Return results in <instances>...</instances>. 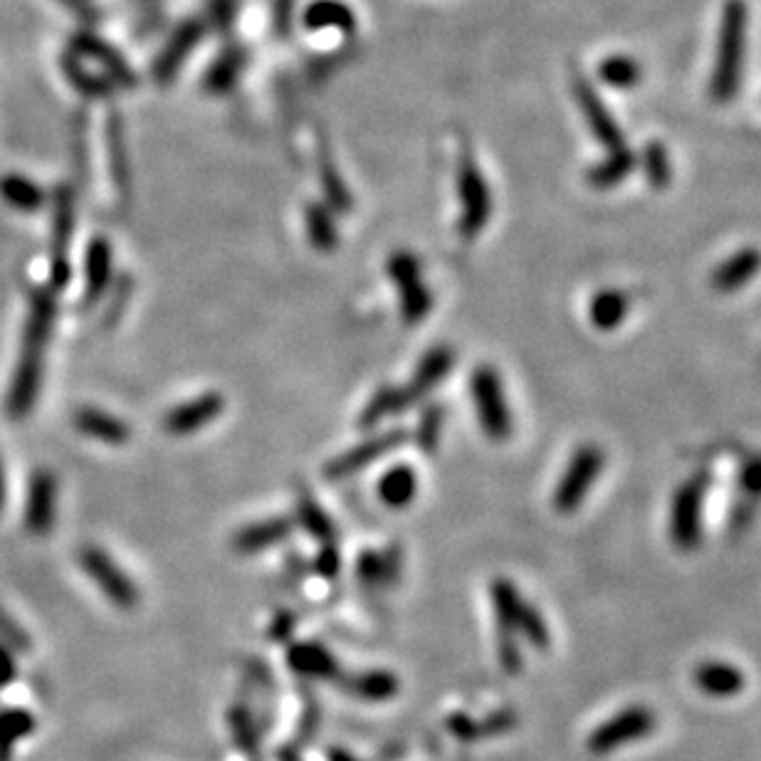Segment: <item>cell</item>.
I'll return each instance as SVG.
<instances>
[{
    "label": "cell",
    "mask_w": 761,
    "mask_h": 761,
    "mask_svg": "<svg viewBox=\"0 0 761 761\" xmlns=\"http://www.w3.org/2000/svg\"><path fill=\"white\" fill-rule=\"evenodd\" d=\"M606 468V453L598 448V445H582L566 465L564 475L554 490V497H551V507L561 515H569V512H576L582 507L588 490L594 488V482L601 478V472Z\"/></svg>",
    "instance_id": "5b68a950"
},
{
    "label": "cell",
    "mask_w": 761,
    "mask_h": 761,
    "mask_svg": "<svg viewBox=\"0 0 761 761\" xmlns=\"http://www.w3.org/2000/svg\"><path fill=\"white\" fill-rule=\"evenodd\" d=\"M3 194L8 201H11L13 206L17 208H25V211H33V208H37L43 203V194L37 190L33 184H27V180L23 178H11V180H5V186H3Z\"/></svg>",
    "instance_id": "d590c367"
},
{
    "label": "cell",
    "mask_w": 761,
    "mask_h": 761,
    "mask_svg": "<svg viewBox=\"0 0 761 761\" xmlns=\"http://www.w3.org/2000/svg\"><path fill=\"white\" fill-rule=\"evenodd\" d=\"M747 43V5L745 0H727L722 13L717 60L712 70L710 92L717 102H727L737 94L741 80V62H745Z\"/></svg>",
    "instance_id": "7a4b0ae2"
},
{
    "label": "cell",
    "mask_w": 761,
    "mask_h": 761,
    "mask_svg": "<svg viewBox=\"0 0 761 761\" xmlns=\"http://www.w3.org/2000/svg\"><path fill=\"white\" fill-rule=\"evenodd\" d=\"M631 312V297L623 290H601L588 302V321L598 331H613Z\"/></svg>",
    "instance_id": "44dd1931"
},
{
    "label": "cell",
    "mask_w": 761,
    "mask_h": 761,
    "mask_svg": "<svg viewBox=\"0 0 761 761\" xmlns=\"http://www.w3.org/2000/svg\"><path fill=\"white\" fill-rule=\"evenodd\" d=\"M290 535H292L290 519H268L237 531V535L233 537V547L235 551H241V554H255V551L280 545V541H284Z\"/></svg>",
    "instance_id": "7402d4cb"
},
{
    "label": "cell",
    "mask_w": 761,
    "mask_h": 761,
    "mask_svg": "<svg viewBox=\"0 0 761 761\" xmlns=\"http://www.w3.org/2000/svg\"><path fill=\"white\" fill-rule=\"evenodd\" d=\"M653 729L655 715L648 707H625L592 731V737H588V751H594V754H608V751L645 739Z\"/></svg>",
    "instance_id": "9c48e42d"
},
{
    "label": "cell",
    "mask_w": 761,
    "mask_h": 761,
    "mask_svg": "<svg viewBox=\"0 0 761 761\" xmlns=\"http://www.w3.org/2000/svg\"><path fill=\"white\" fill-rule=\"evenodd\" d=\"M349 690L364 700H388L398 690V680L388 672H366L354 678Z\"/></svg>",
    "instance_id": "836d02e7"
},
{
    "label": "cell",
    "mask_w": 761,
    "mask_h": 761,
    "mask_svg": "<svg viewBox=\"0 0 761 761\" xmlns=\"http://www.w3.org/2000/svg\"><path fill=\"white\" fill-rule=\"evenodd\" d=\"M292 668L302 675H312V678H325V675L335 672V658L321 648L317 643H300L290 651Z\"/></svg>",
    "instance_id": "83f0119b"
},
{
    "label": "cell",
    "mask_w": 761,
    "mask_h": 761,
    "mask_svg": "<svg viewBox=\"0 0 761 761\" xmlns=\"http://www.w3.org/2000/svg\"><path fill=\"white\" fill-rule=\"evenodd\" d=\"M55 494L57 484L50 472H37L31 484V497H27V512H25V525L35 535L50 529L55 517Z\"/></svg>",
    "instance_id": "ac0fdd59"
},
{
    "label": "cell",
    "mask_w": 761,
    "mask_h": 761,
    "mask_svg": "<svg viewBox=\"0 0 761 761\" xmlns=\"http://www.w3.org/2000/svg\"><path fill=\"white\" fill-rule=\"evenodd\" d=\"M761 272L759 247H741L710 274V288L719 294L739 292Z\"/></svg>",
    "instance_id": "5bb4252c"
},
{
    "label": "cell",
    "mask_w": 761,
    "mask_h": 761,
    "mask_svg": "<svg viewBox=\"0 0 761 761\" xmlns=\"http://www.w3.org/2000/svg\"><path fill=\"white\" fill-rule=\"evenodd\" d=\"M339 566H341L339 551H337L335 545H331V541H327L325 549H321V551H319V557H317V571H319L321 576L331 578V576H337Z\"/></svg>",
    "instance_id": "f35d334b"
},
{
    "label": "cell",
    "mask_w": 761,
    "mask_h": 761,
    "mask_svg": "<svg viewBox=\"0 0 761 761\" xmlns=\"http://www.w3.org/2000/svg\"><path fill=\"white\" fill-rule=\"evenodd\" d=\"M490 598L492 608L497 613L500 631L504 633H522L525 639L537 645V648H547L549 645V628L545 618L539 616L537 608H531L517 586L507 582V578H494L490 584Z\"/></svg>",
    "instance_id": "3957f363"
},
{
    "label": "cell",
    "mask_w": 761,
    "mask_h": 761,
    "mask_svg": "<svg viewBox=\"0 0 761 761\" xmlns=\"http://www.w3.org/2000/svg\"><path fill=\"white\" fill-rule=\"evenodd\" d=\"M378 500L391 510H406L418 494V475L408 465H396V468L380 475L376 484Z\"/></svg>",
    "instance_id": "ffe728a7"
},
{
    "label": "cell",
    "mask_w": 761,
    "mask_h": 761,
    "mask_svg": "<svg viewBox=\"0 0 761 761\" xmlns=\"http://www.w3.org/2000/svg\"><path fill=\"white\" fill-rule=\"evenodd\" d=\"M694 682H698V688L705 694H710V698L727 700L745 690L747 678L737 665L710 660V663H702L700 668L694 670Z\"/></svg>",
    "instance_id": "2e32d148"
},
{
    "label": "cell",
    "mask_w": 761,
    "mask_h": 761,
    "mask_svg": "<svg viewBox=\"0 0 761 761\" xmlns=\"http://www.w3.org/2000/svg\"><path fill=\"white\" fill-rule=\"evenodd\" d=\"M406 441H408V433L391 431V433H384L378 437H371V441L361 443V445H354V448L347 450L344 455H339V458H335L327 465L325 468L327 478L341 480V478H349V475H354V472L366 470L371 463H376L378 458H384V455L394 453L396 448H401Z\"/></svg>",
    "instance_id": "8fae6325"
},
{
    "label": "cell",
    "mask_w": 761,
    "mask_h": 761,
    "mask_svg": "<svg viewBox=\"0 0 761 761\" xmlns=\"http://www.w3.org/2000/svg\"><path fill=\"white\" fill-rule=\"evenodd\" d=\"M408 408V401L403 396V388H394L386 386L380 388V391L374 394V398L366 403L364 413H361V428H374L376 423L384 421V418L401 413Z\"/></svg>",
    "instance_id": "f1b7e54d"
},
{
    "label": "cell",
    "mask_w": 761,
    "mask_h": 761,
    "mask_svg": "<svg viewBox=\"0 0 761 761\" xmlns=\"http://www.w3.org/2000/svg\"><path fill=\"white\" fill-rule=\"evenodd\" d=\"M297 519L314 539L325 541V545L327 541H335V537H337L335 525H331L327 512L321 510L319 504L312 500V494H307V492H302L297 497Z\"/></svg>",
    "instance_id": "f546056e"
},
{
    "label": "cell",
    "mask_w": 761,
    "mask_h": 761,
    "mask_svg": "<svg viewBox=\"0 0 761 761\" xmlns=\"http://www.w3.org/2000/svg\"><path fill=\"white\" fill-rule=\"evenodd\" d=\"M80 564L84 571L92 576V582L97 584L104 594H107L109 601L119 608H134L139 604V592L131 578L127 576V571H121L114 559L97 547L82 549Z\"/></svg>",
    "instance_id": "30bf717a"
},
{
    "label": "cell",
    "mask_w": 761,
    "mask_h": 761,
    "mask_svg": "<svg viewBox=\"0 0 761 761\" xmlns=\"http://www.w3.org/2000/svg\"><path fill=\"white\" fill-rule=\"evenodd\" d=\"M55 321V300L50 292H37L31 304V317H27L25 327V341H23V354L21 364H17L13 388H11V413L23 415L33 408L37 386H40V371H43V354L50 339Z\"/></svg>",
    "instance_id": "6da1fadb"
},
{
    "label": "cell",
    "mask_w": 761,
    "mask_h": 761,
    "mask_svg": "<svg viewBox=\"0 0 761 761\" xmlns=\"http://www.w3.org/2000/svg\"><path fill=\"white\" fill-rule=\"evenodd\" d=\"M112 245L107 237H94L92 245L87 247V265H84V274H87V302H94L102 297L104 290L112 280Z\"/></svg>",
    "instance_id": "cb8c5ba5"
},
{
    "label": "cell",
    "mask_w": 761,
    "mask_h": 761,
    "mask_svg": "<svg viewBox=\"0 0 761 761\" xmlns=\"http://www.w3.org/2000/svg\"><path fill=\"white\" fill-rule=\"evenodd\" d=\"M307 235L314 250L319 253H331L339 245V233H337V223L331 213L327 211L325 206L312 203L307 208Z\"/></svg>",
    "instance_id": "4316f807"
},
{
    "label": "cell",
    "mask_w": 761,
    "mask_h": 761,
    "mask_svg": "<svg viewBox=\"0 0 761 761\" xmlns=\"http://www.w3.org/2000/svg\"><path fill=\"white\" fill-rule=\"evenodd\" d=\"M3 497H5V482H3V470H0V507H3Z\"/></svg>",
    "instance_id": "ab89813d"
},
{
    "label": "cell",
    "mask_w": 761,
    "mask_h": 761,
    "mask_svg": "<svg viewBox=\"0 0 761 761\" xmlns=\"http://www.w3.org/2000/svg\"><path fill=\"white\" fill-rule=\"evenodd\" d=\"M458 194L463 203L460 235L465 241L478 237L492 215V196L480 166L470 156H463L458 168Z\"/></svg>",
    "instance_id": "ba28073f"
},
{
    "label": "cell",
    "mask_w": 761,
    "mask_h": 761,
    "mask_svg": "<svg viewBox=\"0 0 761 761\" xmlns=\"http://www.w3.org/2000/svg\"><path fill=\"white\" fill-rule=\"evenodd\" d=\"M72 235V196L60 194L57 201V215H55V247H52V280L57 288L68 284L70 280V262H68V247Z\"/></svg>",
    "instance_id": "d6986e66"
},
{
    "label": "cell",
    "mask_w": 761,
    "mask_h": 761,
    "mask_svg": "<svg viewBox=\"0 0 761 761\" xmlns=\"http://www.w3.org/2000/svg\"><path fill=\"white\" fill-rule=\"evenodd\" d=\"M398 569H401V554H398L396 549L386 551V554L366 551V554H361L359 559L356 574L368 584H380V582H388V578H394Z\"/></svg>",
    "instance_id": "4dcf8cb0"
},
{
    "label": "cell",
    "mask_w": 761,
    "mask_h": 761,
    "mask_svg": "<svg viewBox=\"0 0 761 761\" xmlns=\"http://www.w3.org/2000/svg\"><path fill=\"white\" fill-rule=\"evenodd\" d=\"M635 168V154L631 149H613L608 151V156L604 161H598L596 166L588 168L586 180L588 186L596 190H608L616 188L621 180L631 176V171Z\"/></svg>",
    "instance_id": "603a6c76"
},
{
    "label": "cell",
    "mask_w": 761,
    "mask_h": 761,
    "mask_svg": "<svg viewBox=\"0 0 761 761\" xmlns=\"http://www.w3.org/2000/svg\"><path fill=\"white\" fill-rule=\"evenodd\" d=\"M643 174L648 178V184L658 190H665L672 178V168H670V159L668 151L660 144V141H648V147L643 149Z\"/></svg>",
    "instance_id": "d6a6232c"
},
{
    "label": "cell",
    "mask_w": 761,
    "mask_h": 761,
    "mask_svg": "<svg viewBox=\"0 0 761 761\" xmlns=\"http://www.w3.org/2000/svg\"><path fill=\"white\" fill-rule=\"evenodd\" d=\"M321 180H325V194H327V201L337 208V211L341 213H347L349 208H351V196H349V190L344 188V184H341V176L337 174L335 168L329 166V161L325 164V174H321Z\"/></svg>",
    "instance_id": "8d00e7d4"
},
{
    "label": "cell",
    "mask_w": 761,
    "mask_h": 761,
    "mask_svg": "<svg viewBox=\"0 0 761 761\" xmlns=\"http://www.w3.org/2000/svg\"><path fill=\"white\" fill-rule=\"evenodd\" d=\"M705 475H692L672 494L670 502V539L682 551L700 547L702 504H705Z\"/></svg>",
    "instance_id": "8992f818"
},
{
    "label": "cell",
    "mask_w": 761,
    "mask_h": 761,
    "mask_svg": "<svg viewBox=\"0 0 761 761\" xmlns=\"http://www.w3.org/2000/svg\"><path fill=\"white\" fill-rule=\"evenodd\" d=\"M453 364H455V351L450 347H435L428 351V354L421 359V364H418L411 384L403 388L408 406L421 401V398L431 394L435 386H441L443 378L450 374Z\"/></svg>",
    "instance_id": "9a60e30c"
},
{
    "label": "cell",
    "mask_w": 761,
    "mask_h": 761,
    "mask_svg": "<svg viewBox=\"0 0 761 761\" xmlns=\"http://www.w3.org/2000/svg\"><path fill=\"white\" fill-rule=\"evenodd\" d=\"M198 35H201V27L198 25H186V27H180V33L171 40V45L166 47V52L159 57V65H156V74L161 80H166L171 78L178 70V65L184 57L190 52V47L196 45L198 40Z\"/></svg>",
    "instance_id": "1f68e13d"
},
{
    "label": "cell",
    "mask_w": 761,
    "mask_h": 761,
    "mask_svg": "<svg viewBox=\"0 0 761 761\" xmlns=\"http://www.w3.org/2000/svg\"><path fill=\"white\" fill-rule=\"evenodd\" d=\"M443 418H445V411L441 406H428L423 411L421 423H418V431H415V443L421 445L425 453L437 450L441 431H443Z\"/></svg>",
    "instance_id": "e575fe53"
},
{
    "label": "cell",
    "mask_w": 761,
    "mask_h": 761,
    "mask_svg": "<svg viewBox=\"0 0 761 761\" xmlns=\"http://www.w3.org/2000/svg\"><path fill=\"white\" fill-rule=\"evenodd\" d=\"M304 25L309 31H329V27H335V31L349 33L354 31L356 17L339 0H314L307 11H304Z\"/></svg>",
    "instance_id": "d4e9b609"
},
{
    "label": "cell",
    "mask_w": 761,
    "mask_h": 761,
    "mask_svg": "<svg viewBox=\"0 0 761 761\" xmlns=\"http://www.w3.org/2000/svg\"><path fill=\"white\" fill-rule=\"evenodd\" d=\"M74 428L80 433L94 437V441L107 443V445H127L131 437V428L121 421V418L112 415L99 408H80L74 413Z\"/></svg>",
    "instance_id": "e0dca14e"
},
{
    "label": "cell",
    "mask_w": 761,
    "mask_h": 761,
    "mask_svg": "<svg viewBox=\"0 0 761 761\" xmlns=\"http://www.w3.org/2000/svg\"><path fill=\"white\" fill-rule=\"evenodd\" d=\"M574 94H576L578 107H582V112H584L588 129L594 131V137L601 141L608 151L621 149L625 144L623 131L616 124V119L611 117V112L606 109L604 99L598 97V92L592 87V84H588L584 78H576L574 80Z\"/></svg>",
    "instance_id": "7c38bea8"
},
{
    "label": "cell",
    "mask_w": 761,
    "mask_h": 761,
    "mask_svg": "<svg viewBox=\"0 0 761 761\" xmlns=\"http://www.w3.org/2000/svg\"><path fill=\"white\" fill-rule=\"evenodd\" d=\"M470 396L475 413L480 418L484 435L492 443H504L512 435V411L504 396V386L497 371L492 366H480L470 376Z\"/></svg>",
    "instance_id": "277c9868"
},
{
    "label": "cell",
    "mask_w": 761,
    "mask_h": 761,
    "mask_svg": "<svg viewBox=\"0 0 761 761\" xmlns=\"http://www.w3.org/2000/svg\"><path fill=\"white\" fill-rule=\"evenodd\" d=\"M598 78L613 90H631L641 82V65L628 55H608L598 65Z\"/></svg>",
    "instance_id": "484cf974"
},
{
    "label": "cell",
    "mask_w": 761,
    "mask_h": 761,
    "mask_svg": "<svg viewBox=\"0 0 761 761\" xmlns=\"http://www.w3.org/2000/svg\"><path fill=\"white\" fill-rule=\"evenodd\" d=\"M225 411V398L221 394H203L184 406L171 408L164 418V428L171 435H190L211 425Z\"/></svg>",
    "instance_id": "4fadbf2b"
},
{
    "label": "cell",
    "mask_w": 761,
    "mask_h": 761,
    "mask_svg": "<svg viewBox=\"0 0 761 761\" xmlns=\"http://www.w3.org/2000/svg\"><path fill=\"white\" fill-rule=\"evenodd\" d=\"M388 278L401 294V317L406 325H418L433 307L431 290L423 282L421 260L413 253L398 250L388 258Z\"/></svg>",
    "instance_id": "52a82bcc"
},
{
    "label": "cell",
    "mask_w": 761,
    "mask_h": 761,
    "mask_svg": "<svg viewBox=\"0 0 761 761\" xmlns=\"http://www.w3.org/2000/svg\"><path fill=\"white\" fill-rule=\"evenodd\" d=\"M741 488L749 494V497H759L761 494V458L749 460L741 470Z\"/></svg>",
    "instance_id": "74e56055"
}]
</instances>
